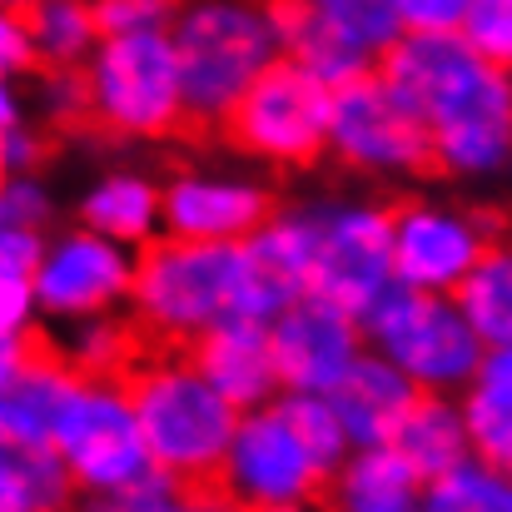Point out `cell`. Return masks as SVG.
I'll return each mask as SVG.
<instances>
[{
	"mask_svg": "<svg viewBox=\"0 0 512 512\" xmlns=\"http://www.w3.org/2000/svg\"><path fill=\"white\" fill-rule=\"evenodd\" d=\"M473 0H398L403 30H463Z\"/></svg>",
	"mask_w": 512,
	"mask_h": 512,
	"instance_id": "8d00e7d4",
	"label": "cell"
},
{
	"mask_svg": "<svg viewBox=\"0 0 512 512\" xmlns=\"http://www.w3.org/2000/svg\"><path fill=\"white\" fill-rule=\"evenodd\" d=\"M393 448L418 468L423 483L458 468L463 458H473V433H468L463 398L458 393H418V403L408 408Z\"/></svg>",
	"mask_w": 512,
	"mask_h": 512,
	"instance_id": "7402d4cb",
	"label": "cell"
},
{
	"mask_svg": "<svg viewBox=\"0 0 512 512\" xmlns=\"http://www.w3.org/2000/svg\"><path fill=\"white\" fill-rule=\"evenodd\" d=\"M314 214V264L309 294L368 314V304L398 284L393 274V204L378 199H309Z\"/></svg>",
	"mask_w": 512,
	"mask_h": 512,
	"instance_id": "8fae6325",
	"label": "cell"
},
{
	"mask_svg": "<svg viewBox=\"0 0 512 512\" xmlns=\"http://www.w3.org/2000/svg\"><path fill=\"white\" fill-rule=\"evenodd\" d=\"M35 70H40V60H35V45L25 30V10L0 5V130L30 120V100L20 95V80Z\"/></svg>",
	"mask_w": 512,
	"mask_h": 512,
	"instance_id": "4dcf8cb0",
	"label": "cell"
},
{
	"mask_svg": "<svg viewBox=\"0 0 512 512\" xmlns=\"http://www.w3.org/2000/svg\"><path fill=\"white\" fill-rule=\"evenodd\" d=\"M70 378L75 368L55 353V343L45 334V348L25 368V378L0 393V443L5 448H55V413H60Z\"/></svg>",
	"mask_w": 512,
	"mask_h": 512,
	"instance_id": "44dd1931",
	"label": "cell"
},
{
	"mask_svg": "<svg viewBox=\"0 0 512 512\" xmlns=\"http://www.w3.org/2000/svg\"><path fill=\"white\" fill-rule=\"evenodd\" d=\"M100 35H150V30H170L184 0H90Z\"/></svg>",
	"mask_w": 512,
	"mask_h": 512,
	"instance_id": "d6a6232c",
	"label": "cell"
},
{
	"mask_svg": "<svg viewBox=\"0 0 512 512\" xmlns=\"http://www.w3.org/2000/svg\"><path fill=\"white\" fill-rule=\"evenodd\" d=\"M279 5V30H284V55L314 70L329 90H339L358 75H373L383 55H373L363 40H353L329 15L309 10L304 0H274Z\"/></svg>",
	"mask_w": 512,
	"mask_h": 512,
	"instance_id": "ffe728a7",
	"label": "cell"
},
{
	"mask_svg": "<svg viewBox=\"0 0 512 512\" xmlns=\"http://www.w3.org/2000/svg\"><path fill=\"white\" fill-rule=\"evenodd\" d=\"M324 503L334 512H418L423 478L393 443L353 448L334 468V478L324 488Z\"/></svg>",
	"mask_w": 512,
	"mask_h": 512,
	"instance_id": "ac0fdd59",
	"label": "cell"
},
{
	"mask_svg": "<svg viewBox=\"0 0 512 512\" xmlns=\"http://www.w3.org/2000/svg\"><path fill=\"white\" fill-rule=\"evenodd\" d=\"M329 398H334L343 428H348V443L353 448H378V443L398 438L408 408L418 403V383L403 368H393L383 353L368 348Z\"/></svg>",
	"mask_w": 512,
	"mask_h": 512,
	"instance_id": "e0dca14e",
	"label": "cell"
},
{
	"mask_svg": "<svg viewBox=\"0 0 512 512\" xmlns=\"http://www.w3.org/2000/svg\"><path fill=\"white\" fill-rule=\"evenodd\" d=\"M418 512H512V473L473 453L423 483Z\"/></svg>",
	"mask_w": 512,
	"mask_h": 512,
	"instance_id": "83f0119b",
	"label": "cell"
},
{
	"mask_svg": "<svg viewBox=\"0 0 512 512\" xmlns=\"http://www.w3.org/2000/svg\"><path fill=\"white\" fill-rule=\"evenodd\" d=\"M30 115H35L50 135L95 130V120H90V80H85V70H35V85H30Z\"/></svg>",
	"mask_w": 512,
	"mask_h": 512,
	"instance_id": "f546056e",
	"label": "cell"
},
{
	"mask_svg": "<svg viewBox=\"0 0 512 512\" xmlns=\"http://www.w3.org/2000/svg\"><path fill=\"white\" fill-rule=\"evenodd\" d=\"M458 304L488 348L512 343V234H498L478 269L458 284Z\"/></svg>",
	"mask_w": 512,
	"mask_h": 512,
	"instance_id": "4316f807",
	"label": "cell"
},
{
	"mask_svg": "<svg viewBox=\"0 0 512 512\" xmlns=\"http://www.w3.org/2000/svg\"><path fill=\"white\" fill-rule=\"evenodd\" d=\"M170 40L184 80V135H219L249 85L284 60L274 0H184Z\"/></svg>",
	"mask_w": 512,
	"mask_h": 512,
	"instance_id": "3957f363",
	"label": "cell"
},
{
	"mask_svg": "<svg viewBox=\"0 0 512 512\" xmlns=\"http://www.w3.org/2000/svg\"><path fill=\"white\" fill-rule=\"evenodd\" d=\"M25 30H30L40 70H85L105 40L90 0H30Z\"/></svg>",
	"mask_w": 512,
	"mask_h": 512,
	"instance_id": "cb8c5ba5",
	"label": "cell"
},
{
	"mask_svg": "<svg viewBox=\"0 0 512 512\" xmlns=\"http://www.w3.org/2000/svg\"><path fill=\"white\" fill-rule=\"evenodd\" d=\"M289 304L294 294L264 269L249 244H199L160 234L140 249L130 319L145 343L189 348L234 319L274 324Z\"/></svg>",
	"mask_w": 512,
	"mask_h": 512,
	"instance_id": "7a4b0ae2",
	"label": "cell"
},
{
	"mask_svg": "<svg viewBox=\"0 0 512 512\" xmlns=\"http://www.w3.org/2000/svg\"><path fill=\"white\" fill-rule=\"evenodd\" d=\"M473 433V453L512 473V343L488 348L478 378L458 393Z\"/></svg>",
	"mask_w": 512,
	"mask_h": 512,
	"instance_id": "603a6c76",
	"label": "cell"
},
{
	"mask_svg": "<svg viewBox=\"0 0 512 512\" xmlns=\"http://www.w3.org/2000/svg\"><path fill=\"white\" fill-rule=\"evenodd\" d=\"M189 353L234 408H264L284 393V373H279V353H274V324H259V319L219 324L204 339L189 343Z\"/></svg>",
	"mask_w": 512,
	"mask_h": 512,
	"instance_id": "2e32d148",
	"label": "cell"
},
{
	"mask_svg": "<svg viewBox=\"0 0 512 512\" xmlns=\"http://www.w3.org/2000/svg\"><path fill=\"white\" fill-rule=\"evenodd\" d=\"M498 239V219L468 204H448L433 194H408L393 204V274L398 284L458 294V284L478 269L488 244Z\"/></svg>",
	"mask_w": 512,
	"mask_h": 512,
	"instance_id": "4fadbf2b",
	"label": "cell"
},
{
	"mask_svg": "<svg viewBox=\"0 0 512 512\" xmlns=\"http://www.w3.org/2000/svg\"><path fill=\"white\" fill-rule=\"evenodd\" d=\"M0 219H5V224H25V229H50V219H55V194L45 189L40 170L0 174Z\"/></svg>",
	"mask_w": 512,
	"mask_h": 512,
	"instance_id": "e575fe53",
	"label": "cell"
},
{
	"mask_svg": "<svg viewBox=\"0 0 512 512\" xmlns=\"http://www.w3.org/2000/svg\"><path fill=\"white\" fill-rule=\"evenodd\" d=\"M55 453L70 468V483L80 498H110L135 483H145L155 468V453L145 443L135 398L125 378L105 373H75L60 413H55Z\"/></svg>",
	"mask_w": 512,
	"mask_h": 512,
	"instance_id": "8992f818",
	"label": "cell"
},
{
	"mask_svg": "<svg viewBox=\"0 0 512 512\" xmlns=\"http://www.w3.org/2000/svg\"><path fill=\"white\" fill-rule=\"evenodd\" d=\"M30 319H40L35 309V279L10 269L0 259V334H20V329H35Z\"/></svg>",
	"mask_w": 512,
	"mask_h": 512,
	"instance_id": "d590c367",
	"label": "cell"
},
{
	"mask_svg": "<svg viewBox=\"0 0 512 512\" xmlns=\"http://www.w3.org/2000/svg\"><path fill=\"white\" fill-rule=\"evenodd\" d=\"M0 5H15V10H25V5H30V0H0Z\"/></svg>",
	"mask_w": 512,
	"mask_h": 512,
	"instance_id": "ab89813d",
	"label": "cell"
},
{
	"mask_svg": "<svg viewBox=\"0 0 512 512\" xmlns=\"http://www.w3.org/2000/svg\"><path fill=\"white\" fill-rule=\"evenodd\" d=\"M279 199L264 179L214 170H179L165 179V234L199 244H249Z\"/></svg>",
	"mask_w": 512,
	"mask_h": 512,
	"instance_id": "9a60e30c",
	"label": "cell"
},
{
	"mask_svg": "<svg viewBox=\"0 0 512 512\" xmlns=\"http://www.w3.org/2000/svg\"><path fill=\"white\" fill-rule=\"evenodd\" d=\"M45 329H20V334H0V393L15 388L25 378V368L40 358Z\"/></svg>",
	"mask_w": 512,
	"mask_h": 512,
	"instance_id": "74e56055",
	"label": "cell"
},
{
	"mask_svg": "<svg viewBox=\"0 0 512 512\" xmlns=\"http://www.w3.org/2000/svg\"><path fill=\"white\" fill-rule=\"evenodd\" d=\"M304 5L319 10V15H329L334 25H343L373 55H388V45H398V35H403L398 0H304Z\"/></svg>",
	"mask_w": 512,
	"mask_h": 512,
	"instance_id": "1f68e13d",
	"label": "cell"
},
{
	"mask_svg": "<svg viewBox=\"0 0 512 512\" xmlns=\"http://www.w3.org/2000/svg\"><path fill=\"white\" fill-rule=\"evenodd\" d=\"M269 512H334L324 498H309V503H289V508H269Z\"/></svg>",
	"mask_w": 512,
	"mask_h": 512,
	"instance_id": "f35d334b",
	"label": "cell"
},
{
	"mask_svg": "<svg viewBox=\"0 0 512 512\" xmlns=\"http://www.w3.org/2000/svg\"><path fill=\"white\" fill-rule=\"evenodd\" d=\"M70 468L55 448H5L0 443V512H55L75 508Z\"/></svg>",
	"mask_w": 512,
	"mask_h": 512,
	"instance_id": "d4e9b609",
	"label": "cell"
},
{
	"mask_svg": "<svg viewBox=\"0 0 512 512\" xmlns=\"http://www.w3.org/2000/svg\"><path fill=\"white\" fill-rule=\"evenodd\" d=\"M55 512H85V508H55Z\"/></svg>",
	"mask_w": 512,
	"mask_h": 512,
	"instance_id": "60d3db41",
	"label": "cell"
},
{
	"mask_svg": "<svg viewBox=\"0 0 512 512\" xmlns=\"http://www.w3.org/2000/svg\"><path fill=\"white\" fill-rule=\"evenodd\" d=\"M329 160L378 184H408L438 174L433 130L393 95V85L378 70L334 90Z\"/></svg>",
	"mask_w": 512,
	"mask_h": 512,
	"instance_id": "9c48e42d",
	"label": "cell"
},
{
	"mask_svg": "<svg viewBox=\"0 0 512 512\" xmlns=\"http://www.w3.org/2000/svg\"><path fill=\"white\" fill-rule=\"evenodd\" d=\"M378 75L433 130L438 174L493 179L512 170V70L478 55L463 30H403Z\"/></svg>",
	"mask_w": 512,
	"mask_h": 512,
	"instance_id": "6da1fadb",
	"label": "cell"
},
{
	"mask_svg": "<svg viewBox=\"0 0 512 512\" xmlns=\"http://www.w3.org/2000/svg\"><path fill=\"white\" fill-rule=\"evenodd\" d=\"M60 329H65V334H50V343H55V353H60L75 373H105V378H115V373H125L130 358L145 348L135 319H130V309H125V314L75 319V324H60Z\"/></svg>",
	"mask_w": 512,
	"mask_h": 512,
	"instance_id": "484cf974",
	"label": "cell"
},
{
	"mask_svg": "<svg viewBox=\"0 0 512 512\" xmlns=\"http://www.w3.org/2000/svg\"><path fill=\"white\" fill-rule=\"evenodd\" d=\"M135 269L140 249L75 219L70 229H55L45 244V259L35 269V309L45 324L125 314L135 294Z\"/></svg>",
	"mask_w": 512,
	"mask_h": 512,
	"instance_id": "7c38bea8",
	"label": "cell"
},
{
	"mask_svg": "<svg viewBox=\"0 0 512 512\" xmlns=\"http://www.w3.org/2000/svg\"><path fill=\"white\" fill-rule=\"evenodd\" d=\"M274 353L289 393H334L368 353V334L358 314L304 294L274 319Z\"/></svg>",
	"mask_w": 512,
	"mask_h": 512,
	"instance_id": "5bb4252c",
	"label": "cell"
},
{
	"mask_svg": "<svg viewBox=\"0 0 512 512\" xmlns=\"http://www.w3.org/2000/svg\"><path fill=\"white\" fill-rule=\"evenodd\" d=\"M363 334L373 353H383L418 383V393H463L488 358V343L463 314L458 294L413 284H388L368 304Z\"/></svg>",
	"mask_w": 512,
	"mask_h": 512,
	"instance_id": "5b68a950",
	"label": "cell"
},
{
	"mask_svg": "<svg viewBox=\"0 0 512 512\" xmlns=\"http://www.w3.org/2000/svg\"><path fill=\"white\" fill-rule=\"evenodd\" d=\"M463 35L478 55L512 70V0H473L463 15Z\"/></svg>",
	"mask_w": 512,
	"mask_h": 512,
	"instance_id": "836d02e7",
	"label": "cell"
},
{
	"mask_svg": "<svg viewBox=\"0 0 512 512\" xmlns=\"http://www.w3.org/2000/svg\"><path fill=\"white\" fill-rule=\"evenodd\" d=\"M334 90L299 60H274L224 120L219 140L269 170H314L329 160Z\"/></svg>",
	"mask_w": 512,
	"mask_h": 512,
	"instance_id": "ba28073f",
	"label": "cell"
},
{
	"mask_svg": "<svg viewBox=\"0 0 512 512\" xmlns=\"http://www.w3.org/2000/svg\"><path fill=\"white\" fill-rule=\"evenodd\" d=\"M85 512H244L234 508L214 483H179L165 473H150L145 483L110 493V498H85Z\"/></svg>",
	"mask_w": 512,
	"mask_h": 512,
	"instance_id": "f1b7e54d",
	"label": "cell"
},
{
	"mask_svg": "<svg viewBox=\"0 0 512 512\" xmlns=\"http://www.w3.org/2000/svg\"><path fill=\"white\" fill-rule=\"evenodd\" d=\"M329 468L319 463V453L309 448V438L294 428L284 393L264 408H244L229 453L214 473V488L244 512H269L289 508V503H309L324 498L329 488Z\"/></svg>",
	"mask_w": 512,
	"mask_h": 512,
	"instance_id": "30bf717a",
	"label": "cell"
},
{
	"mask_svg": "<svg viewBox=\"0 0 512 512\" xmlns=\"http://www.w3.org/2000/svg\"><path fill=\"white\" fill-rule=\"evenodd\" d=\"M75 219L130 249H145L165 234V184L145 170H110L80 194Z\"/></svg>",
	"mask_w": 512,
	"mask_h": 512,
	"instance_id": "d6986e66",
	"label": "cell"
},
{
	"mask_svg": "<svg viewBox=\"0 0 512 512\" xmlns=\"http://www.w3.org/2000/svg\"><path fill=\"white\" fill-rule=\"evenodd\" d=\"M120 378L135 398L155 468L179 483H214L244 408H234L209 383V373L194 363L189 348L145 343Z\"/></svg>",
	"mask_w": 512,
	"mask_h": 512,
	"instance_id": "277c9868",
	"label": "cell"
},
{
	"mask_svg": "<svg viewBox=\"0 0 512 512\" xmlns=\"http://www.w3.org/2000/svg\"><path fill=\"white\" fill-rule=\"evenodd\" d=\"M90 120L110 140H170L189 130L170 30L110 35L85 65Z\"/></svg>",
	"mask_w": 512,
	"mask_h": 512,
	"instance_id": "52a82bcc",
	"label": "cell"
}]
</instances>
